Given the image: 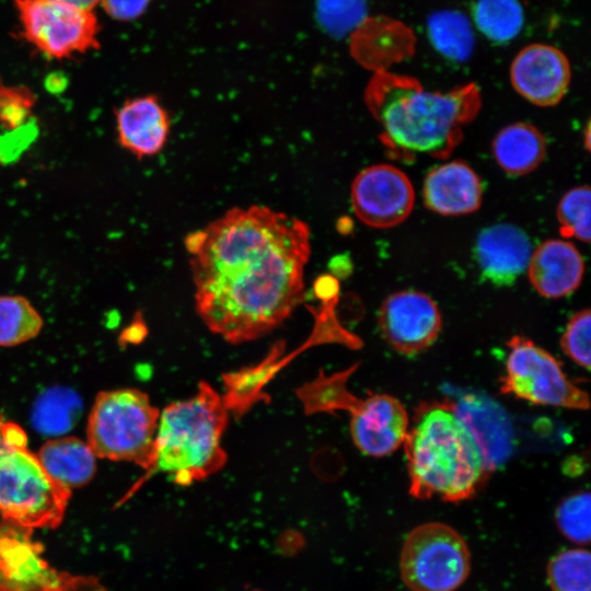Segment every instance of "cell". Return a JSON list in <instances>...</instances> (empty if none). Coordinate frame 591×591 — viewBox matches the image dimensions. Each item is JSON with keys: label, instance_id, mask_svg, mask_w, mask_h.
<instances>
[{"label": "cell", "instance_id": "7a4b0ae2", "mask_svg": "<svg viewBox=\"0 0 591 591\" xmlns=\"http://www.w3.org/2000/svg\"><path fill=\"white\" fill-rule=\"evenodd\" d=\"M364 103L390 155L413 161L417 154L447 159L462 141L464 126L477 116L482 96L475 83L429 91L415 78L380 71L364 90Z\"/></svg>", "mask_w": 591, "mask_h": 591}, {"label": "cell", "instance_id": "8992f818", "mask_svg": "<svg viewBox=\"0 0 591 591\" xmlns=\"http://www.w3.org/2000/svg\"><path fill=\"white\" fill-rule=\"evenodd\" d=\"M160 410L138 389L102 391L88 417L86 442L96 457L150 471Z\"/></svg>", "mask_w": 591, "mask_h": 591}, {"label": "cell", "instance_id": "d6a6232c", "mask_svg": "<svg viewBox=\"0 0 591 591\" xmlns=\"http://www.w3.org/2000/svg\"><path fill=\"white\" fill-rule=\"evenodd\" d=\"M105 12L117 21H131L147 9L149 0H101Z\"/></svg>", "mask_w": 591, "mask_h": 591}, {"label": "cell", "instance_id": "52a82bcc", "mask_svg": "<svg viewBox=\"0 0 591 591\" xmlns=\"http://www.w3.org/2000/svg\"><path fill=\"white\" fill-rule=\"evenodd\" d=\"M348 372L318 379L301 390L310 412L344 409L350 414V434L356 448L374 457L386 456L403 445L409 427L408 414L396 397L373 394L363 399L345 386Z\"/></svg>", "mask_w": 591, "mask_h": 591}, {"label": "cell", "instance_id": "cb8c5ba5", "mask_svg": "<svg viewBox=\"0 0 591 591\" xmlns=\"http://www.w3.org/2000/svg\"><path fill=\"white\" fill-rule=\"evenodd\" d=\"M477 28L495 43H507L521 31L524 13L519 0H477L473 10Z\"/></svg>", "mask_w": 591, "mask_h": 591}, {"label": "cell", "instance_id": "4fadbf2b", "mask_svg": "<svg viewBox=\"0 0 591 591\" xmlns=\"http://www.w3.org/2000/svg\"><path fill=\"white\" fill-rule=\"evenodd\" d=\"M379 326L392 348L404 355H414L434 343L442 327V316L429 296L405 290L383 301Z\"/></svg>", "mask_w": 591, "mask_h": 591}, {"label": "cell", "instance_id": "5bb4252c", "mask_svg": "<svg viewBox=\"0 0 591 591\" xmlns=\"http://www.w3.org/2000/svg\"><path fill=\"white\" fill-rule=\"evenodd\" d=\"M510 79L514 90L529 102L542 107L554 106L569 88L570 63L557 47L531 44L513 59Z\"/></svg>", "mask_w": 591, "mask_h": 591}, {"label": "cell", "instance_id": "d6986e66", "mask_svg": "<svg viewBox=\"0 0 591 591\" xmlns=\"http://www.w3.org/2000/svg\"><path fill=\"white\" fill-rule=\"evenodd\" d=\"M454 409L493 471L511 452L512 429L507 415L498 405L477 395L454 402Z\"/></svg>", "mask_w": 591, "mask_h": 591}, {"label": "cell", "instance_id": "d4e9b609", "mask_svg": "<svg viewBox=\"0 0 591 591\" xmlns=\"http://www.w3.org/2000/svg\"><path fill=\"white\" fill-rule=\"evenodd\" d=\"M43 318L32 303L22 296L0 297V346L11 347L36 337Z\"/></svg>", "mask_w": 591, "mask_h": 591}, {"label": "cell", "instance_id": "83f0119b", "mask_svg": "<svg viewBox=\"0 0 591 591\" xmlns=\"http://www.w3.org/2000/svg\"><path fill=\"white\" fill-rule=\"evenodd\" d=\"M591 501L588 491H578L564 498L556 508L555 521L558 530L569 541L586 545L591 533Z\"/></svg>", "mask_w": 591, "mask_h": 591}, {"label": "cell", "instance_id": "836d02e7", "mask_svg": "<svg viewBox=\"0 0 591 591\" xmlns=\"http://www.w3.org/2000/svg\"><path fill=\"white\" fill-rule=\"evenodd\" d=\"M77 5L81 9L93 11V9L101 2V0H62Z\"/></svg>", "mask_w": 591, "mask_h": 591}, {"label": "cell", "instance_id": "4dcf8cb0", "mask_svg": "<svg viewBox=\"0 0 591 591\" xmlns=\"http://www.w3.org/2000/svg\"><path fill=\"white\" fill-rule=\"evenodd\" d=\"M35 102L28 88L0 83V125L10 130L22 128L32 118Z\"/></svg>", "mask_w": 591, "mask_h": 591}, {"label": "cell", "instance_id": "ac0fdd59", "mask_svg": "<svg viewBox=\"0 0 591 591\" xmlns=\"http://www.w3.org/2000/svg\"><path fill=\"white\" fill-rule=\"evenodd\" d=\"M529 279L543 297L557 299L572 293L581 283L584 262L578 248L565 240H547L532 252Z\"/></svg>", "mask_w": 591, "mask_h": 591}, {"label": "cell", "instance_id": "f1b7e54d", "mask_svg": "<svg viewBox=\"0 0 591 591\" xmlns=\"http://www.w3.org/2000/svg\"><path fill=\"white\" fill-rule=\"evenodd\" d=\"M366 0H316L321 26L334 36H344L366 22Z\"/></svg>", "mask_w": 591, "mask_h": 591}, {"label": "cell", "instance_id": "e0dca14e", "mask_svg": "<svg viewBox=\"0 0 591 591\" xmlns=\"http://www.w3.org/2000/svg\"><path fill=\"white\" fill-rule=\"evenodd\" d=\"M425 206L441 216H463L482 205L483 186L476 172L463 161H451L430 170L424 181Z\"/></svg>", "mask_w": 591, "mask_h": 591}, {"label": "cell", "instance_id": "f546056e", "mask_svg": "<svg viewBox=\"0 0 591 591\" xmlns=\"http://www.w3.org/2000/svg\"><path fill=\"white\" fill-rule=\"evenodd\" d=\"M74 395L66 391H55L47 394L39 403L36 424L40 430L61 432L68 430L76 418Z\"/></svg>", "mask_w": 591, "mask_h": 591}, {"label": "cell", "instance_id": "d590c367", "mask_svg": "<svg viewBox=\"0 0 591 591\" xmlns=\"http://www.w3.org/2000/svg\"><path fill=\"white\" fill-rule=\"evenodd\" d=\"M252 591H260V590H252Z\"/></svg>", "mask_w": 591, "mask_h": 591}, {"label": "cell", "instance_id": "9a60e30c", "mask_svg": "<svg viewBox=\"0 0 591 591\" xmlns=\"http://www.w3.org/2000/svg\"><path fill=\"white\" fill-rule=\"evenodd\" d=\"M532 252L528 234L509 223L484 229L475 245V257L483 277L499 287L514 283L528 268Z\"/></svg>", "mask_w": 591, "mask_h": 591}, {"label": "cell", "instance_id": "5b68a950", "mask_svg": "<svg viewBox=\"0 0 591 591\" xmlns=\"http://www.w3.org/2000/svg\"><path fill=\"white\" fill-rule=\"evenodd\" d=\"M71 491L56 483L37 454L27 447V434L0 413V513L5 521L27 529L59 525Z\"/></svg>", "mask_w": 591, "mask_h": 591}, {"label": "cell", "instance_id": "ffe728a7", "mask_svg": "<svg viewBox=\"0 0 591 591\" xmlns=\"http://www.w3.org/2000/svg\"><path fill=\"white\" fill-rule=\"evenodd\" d=\"M36 454L48 475L69 490L85 485L95 472L96 456L88 442L77 437L49 439Z\"/></svg>", "mask_w": 591, "mask_h": 591}, {"label": "cell", "instance_id": "8fae6325", "mask_svg": "<svg viewBox=\"0 0 591 591\" xmlns=\"http://www.w3.org/2000/svg\"><path fill=\"white\" fill-rule=\"evenodd\" d=\"M31 529L0 523V591H107L99 579L54 568Z\"/></svg>", "mask_w": 591, "mask_h": 591}, {"label": "cell", "instance_id": "7402d4cb", "mask_svg": "<svg viewBox=\"0 0 591 591\" xmlns=\"http://www.w3.org/2000/svg\"><path fill=\"white\" fill-rule=\"evenodd\" d=\"M427 30L432 46L442 56L454 61H465L471 57L475 37L468 19L462 12H436L428 19Z\"/></svg>", "mask_w": 591, "mask_h": 591}, {"label": "cell", "instance_id": "1f68e13d", "mask_svg": "<svg viewBox=\"0 0 591 591\" xmlns=\"http://www.w3.org/2000/svg\"><path fill=\"white\" fill-rule=\"evenodd\" d=\"M590 310H580L570 317L560 340L563 351L587 370L590 369Z\"/></svg>", "mask_w": 591, "mask_h": 591}, {"label": "cell", "instance_id": "e575fe53", "mask_svg": "<svg viewBox=\"0 0 591 591\" xmlns=\"http://www.w3.org/2000/svg\"><path fill=\"white\" fill-rule=\"evenodd\" d=\"M584 147L587 150H590V123H587L586 131H584Z\"/></svg>", "mask_w": 591, "mask_h": 591}, {"label": "cell", "instance_id": "4316f807", "mask_svg": "<svg viewBox=\"0 0 591 591\" xmlns=\"http://www.w3.org/2000/svg\"><path fill=\"white\" fill-rule=\"evenodd\" d=\"M556 213L560 234L564 237L589 242L590 189L588 186L569 189L559 200Z\"/></svg>", "mask_w": 591, "mask_h": 591}, {"label": "cell", "instance_id": "603a6c76", "mask_svg": "<svg viewBox=\"0 0 591 591\" xmlns=\"http://www.w3.org/2000/svg\"><path fill=\"white\" fill-rule=\"evenodd\" d=\"M413 47L406 34L397 36L386 32H359L351 45L354 57L374 72L387 71L392 63L409 56Z\"/></svg>", "mask_w": 591, "mask_h": 591}, {"label": "cell", "instance_id": "277c9868", "mask_svg": "<svg viewBox=\"0 0 591 591\" xmlns=\"http://www.w3.org/2000/svg\"><path fill=\"white\" fill-rule=\"evenodd\" d=\"M228 407L207 382L197 392L160 412L151 472L165 473L181 486L219 472L228 456L222 437L228 426Z\"/></svg>", "mask_w": 591, "mask_h": 591}, {"label": "cell", "instance_id": "ba28073f", "mask_svg": "<svg viewBox=\"0 0 591 591\" xmlns=\"http://www.w3.org/2000/svg\"><path fill=\"white\" fill-rule=\"evenodd\" d=\"M471 571V554L462 535L441 522L413 529L399 554V572L412 591H455Z\"/></svg>", "mask_w": 591, "mask_h": 591}, {"label": "cell", "instance_id": "2e32d148", "mask_svg": "<svg viewBox=\"0 0 591 591\" xmlns=\"http://www.w3.org/2000/svg\"><path fill=\"white\" fill-rule=\"evenodd\" d=\"M119 144L138 159L153 157L165 146L170 116L154 95L129 99L116 109Z\"/></svg>", "mask_w": 591, "mask_h": 591}, {"label": "cell", "instance_id": "30bf717a", "mask_svg": "<svg viewBox=\"0 0 591 591\" xmlns=\"http://www.w3.org/2000/svg\"><path fill=\"white\" fill-rule=\"evenodd\" d=\"M12 1L22 36L45 56L59 60L100 48V24L93 11L62 0Z\"/></svg>", "mask_w": 591, "mask_h": 591}, {"label": "cell", "instance_id": "3957f363", "mask_svg": "<svg viewBox=\"0 0 591 591\" xmlns=\"http://www.w3.org/2000/svg\"><path fill=\"white\" fill-rule=\"evenodd\" d=\"M409 494L457 502L470 499L490 471L450 399L420 403L403 443Z\"/></svg>", "mask_w": 591, "mask_h": 591}, {"label": "cell", "instance_id": "6da1fadb", "mask_svg": "<svg viewBox=\"0 0 591 591\" xmlns=\"http://www.w3.org/2000/svg\"><path fill=\"white\" fill-rule=\"evenodd\" d=\"M199 317L231 344L279 326L303 299L311 245L302 220L233 208L185 239Z\"/></svg>", "mask_w": 591, "mask_h": 591}, {"label": "cell", "instance_id": "484cf974", "mask_svg": "<svg viewBox=\"0 0 591 591\" xmlns=\"http://www.w3.org/2000/svg\"><path fill=\"white\" fill-rule=\"evenodd\" d=\"M547 582L552 591H590L591 555L577 547L559 552L547 566Z\"/></svg>", "mask_w": 591, "mask_h": 591}, {"label": "cell", "instance_id": "44dd1931", "mask_svg": "<svg viewBox=\"0 0 591 591\" xmlns=\"http://www.w3.org/2000/svg\"><path fill=\"white\" fill-rule=\"evenodd\" d=\"M546 139L532 124L514 123L502 128L493 141L498 165L510 175H525L545 159Z\"/></svg>", "mask_w": 591, "mask_h": 591}, {"label": "cell", "instance_id": "7c38bea8", "mask_svg": "<svg viewBox=\"0 0 591 591\" xmlns=\"http://www.w3.org/2000/svg\"><path fill=\"white\" fill-rule=\"evenodd\" d=\"M352 209L364 224L387 229L410 215L415 192L408 176L391 164H375L360 171L350 189Z\"/></svg>", "mask_w": 591, "mask_h": 591}, {"label": "cell", "instance_id": "9c48e42d", "mask_svg": "<svg viewBox=\"0 0 591 591\" xmlns=\"http://www.w3.org/2000/svg\"><path fill=\"white\" fill-rule=\"evenodd\" d=\"M507 346L502 393L536 405L581 410L590 407L588 393L566 375L561 362L548 351L519 335L512 336Z\"/></svg>", "mask_w": 591, "mask_h": 591}]
</instances>
